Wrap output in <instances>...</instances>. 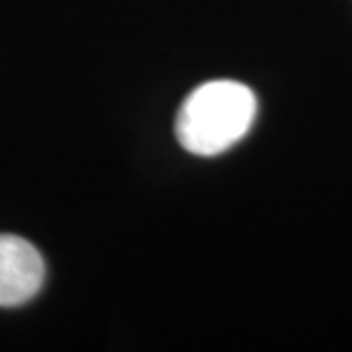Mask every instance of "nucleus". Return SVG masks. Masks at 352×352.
Wrapping results in <instances>:
<instances>
[{"label":"nucleus","mask_w":352,"mask_h":352,"mask_svg":"<svg viewBox=\"0 0 352 352\" xmlns=\"http://www.w3.org/2000/svg\"><path fill=\"white\" fill-rule=\"evenodd\" d=\"M256 110L254 91L243 82H204L183 101L176 115V138L195 156H217L248 135Z\"/></svg>","instance_id":"nucleus-1"},{"label":"nucleus","mask_w":352,"mask_h":352,"mask_svg":"<svg viewBox=\"0 0 352 352\" xmlns=\"http://www.w3.org/2000/svg\"><path fill=\"white\" fill-rule=\"evenodd\" d=\"M44 284V258L25 238L0 234V307L30 302Z\"/></svg>","instance_id":"nucleus-2"}]
</instances>
